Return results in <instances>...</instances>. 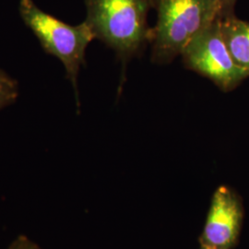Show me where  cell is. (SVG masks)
Returning a JSON list of instances; mask_svg holds the SVG:
<instances>
[{
    "label": "cell",
    "mask_w": 249,
    "mask_h": 249,
    "mask_svg": "<svg viewBox=\"0 0 249 249\" xmlns=\"http://www.w3.org/2000/svg\"><path fill=\"white\" fill-rule=\"evenodd\" d=\"M236 0H221L220 18H224L233 15L232 10Z\"/></svg>",
    "instance_id": "9"
},
{
    "label": "cell",
    "mask_w": 249,
    "mask_h": 249,
    "mask_svg": "<svg viewBox=\"0 0 249 249\" xmlns=\"http://www.w3.org/2000/svg\"><path fill=\"white\" fill-rule=\"evenodd\" d=\"M243 218L244 209L237 193L225 186L217 188L199 239L200 248L232 249L239 237Z\"/></svg>",
    "instance_id": "5"
},
{
    "label": "cell",
    "mask_w": 249,
    "mask_h": 249,
    "mask_svg": "<svg viewBox=\"0 0 249 249\" xmlns=\"http://www.w3.org/2000/svg\"><path fill=\"white\" fill-rule=\"evenodd\" d=\"M84 20L94 38L114 50L123 64L142 53L152 40V29L147 23L153 0H85Z\"/></svg>",
    "instance_id": "1"
},
{
    "label": "cell",
    "mask_w": 249,
    "mask_h": 249,
    "mask_svg": "<svg viewBox=\"0 0 249 249\" xmlns=\"http://www.w3.org/2000/svg\"><path fill=\"white\" fill-rule=\"evenodd\" d=\"M221 18L223 40L231 58L249 74V23L233 15Z\"/></svg>",
    "instance_id": "6"
},
{
    "label": "cell",
    "mask_w": 249,
    "mask_h": 249,
    "mask_svg": "<svg viewBox=\"0 0 249 249\" xmlns=\"http://www.w3.org/2000/svg\"><path fill=\"white\" fill-rule=\"evenodd\" d=\"M158 13L152 29V62L166 65L220 17L221 0H153Z\"/></svg>",
    "instance_id": "2"
},
{
    "label": "cell",
    "mask_w": 249,
    "mask_h": 249,
    "mask_svg": "<svg viewBox=\"0 0 249 249\" xmlns=\"http://www.w3.org/2000/svg\"><path fill=\"white\" fill-rule=\"evenodd\" d=\"M200 249H202V248H200Z\"/></svg>",
    "instance_id": "10"
},
{
    "label": "cell",
    "mask_w": 249,
    "mask_h": 249,
    "mask_svg": "<svg viewBox=\"0 0 249 249\" xmlns=\"http://www.w3.org/2000/svg\"><path fill=\"white\" fill-rule=\"evenodd\" d=\"M8 249H41L36 246L35 243L29 240L24 236H19L18 239L14 241Z\"/></svg>",
    "instance_id": "8"
},
{
    "label": "cell",
    "mask_w": 249,
    "mask_h": 249,
    "mask_svg": "<svg viewBox=\"0 0 249 249\" xmlns=\"http://www.w3.org/2000/svg\"><path fill=\"white\" fill-rule=\"evenodd\" d=\"M22 21L38 39L47 54L59 59L66 70V78L71 81L76 103L80 108L78 75L86 66L85 54L89 43L95 39L85 21L73 26L39 9L33 0H20L18 7Z\"/></svg>",
    "instance_id": "3"
},
{
    "label": "cell",
    "mask_w": 249,
    "mask_h": 249,
    "mask_svg": "<svg viewBox=\"0 0 249 249\" xmlns=\"http://www.w3.org/2000/svg\"><path fill=\"white\" fill-rule=\"evenodd\" d=\"M18 97V81L0 70V110L14 104Z\"/></svg>",
    "instance_id": "7"
},
{
    "label": "cell",
    "mask_w": 249,
    "mask_h": 249,
    "mask_svg": "<svg viewBox=\"0 0 249 249\" xmlns=\"http://www.w3.org/2000/svg\"><path fill=\"white\" fill-rule=\"evenodd\" d=\"M185 67L209 80L224 92L235 89L249 74L231 58L221 31V18L197 34L182 53Z\"/></svg>",
    "instance_id": "4"
}]
</instances>
